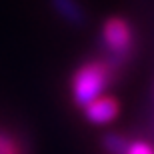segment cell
Wrapping results in <instances>:
<instances>
[{
    "label": "cell",
    "instance_id": "2",
    "mask_svg": "<svg viewBox=\"0 0 154 154\" xmlns=\"http://www.w3.org/2000/svg\"><path fill=\"white\" fill-rule=\"evenodd\" d=\"M100 42L112 64L122 68L132 56L136 44V32L130 20L124 16H108L100 26Z\"/></svg>",
    "mask_w": 154,
    "mask_h": 154
},
{
    "label": "cell",
    "instance_id": "1",
    "mask_svg": "<svg viewBox=\"0 0 154 154\" xmlns=\"http://www.w3.org/2000/svg\"><path fill=\"white\" fill-rule=\"evenodd\" d=\"M116 72L118 66L108 58H92L82 62L70 78V94L74 104L84 108L96 98L104 96V90L114 82Z\"/></svg>",
    "mask_w": 154,
    "mask_h": 154
},
{
    "label": "cell",
    "instance_id": "4",
    "mask_svg": "<svg viewBox=\"0 0 154 154\" xmlns=\"http://www.w3.org/2000/svg\"><path fill=\"white\" fill-rule=\"evenodd\" d=\"M50 8L72 26H82L86 22V10L80 0H50Z\"/></svg>",
    "mask_w": 154,
    "mask_h": 154
},
{
    "label": "cell",
    "instance_id": "5",
    "mask_svg": "<svg viewBox=\"0 0 154 154\" xmlns=\"http://www.w3.org/2000/svg\"><path fill=\"white\" fill-rule=\"evenodd\" d=\"M102 146L110 154H126V150L130 146V140L120 132H108L102 136Z\"/></svg>",
    "mask_w": 154,
    "mask_h": 154
},
{
    "label": "cell",
    "instance_id": "3",
    "mask_svg": "<svg viewBox=\"0 0 154 154\" xmlns=\"http://www.w3.org/2000/svg\"><path fill=\"white\" fill-rule=\"evenodd\" d=\"M120 112V104L114 96H100L88 106H84V118L94 126H104L114 122Z\"/></svg>",
    "mask_w": 154,
    "mask_h": 154
},
{
    "label": "cell",
    "instance_id": "6",
    "mask_svg": "<svg viewBox=\"0 0 154 154\" xmlns=\"http://www.w3.org/2000/svg\"><path fill=\"white\" fill-rule=\"evenodd\" d=\"M0 154H26V148L16 136L0 130Z\"/></svg>",
    "mask_w": 154,
    "mask_h": 154
},
{
    "label": "cell",
    "instance_id": "7",
    "mask_svg": "<svg viewBox=\"0 0 154 154\" xmlns=\"http://www.w3.org/2000/svg\"><path fill=\"white\" fill-rule=\"evenodd\" d=\"M126 154H154V148L150 146L148 142H142V140H134L130 142Z\"/></svg>",
    "mask_w": 154,
    "mask_h": 154
}]
</instances>
